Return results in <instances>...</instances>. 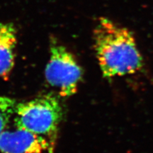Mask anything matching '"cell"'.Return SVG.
Returning a JSON list of instances; mask_svg holds the SVG:
<instances>
[{
  "mask_svg": "<svg viewBox=\"0 0 153 153\" xmlns=\"http://www.w3.org/2000/svg\"><path fill=\"white\" fill-rule=\"evenodd\" d=\"M94 46L105 78L134 74L143 68V57L133 34L109 19L98 20L94 30Z\"/></svg>",
  "mask_w": 153,
  "mask_h": 153,
  "instance_id": "6da1fadb",
  "label": "cell"
},
{
  "mask_svg": "<svg viewBox=\"0 0 153 153\" xmlns=\"http://www.w3.org/2000/svg\"><path fill=\"white\" fill-rule=\"evenodd\" d=\"M62 118V108L56 97L44 95L16 104L14 125L55 140Z\"/></svg>",
  "mask_w": 153,
  "mask_h": 153,
  "instance_id": "7a4b0ae2",
  "label": "cell"
},
{
  "mask_svg": "<svg viewBox=\"0 0 153 153\" xmlns=\"http://www.w3.org/2000/svg\"><path fill=\"white\" fill-rule=\"evenodd\" d=\"M82 74L72 53L55 38H51L50 57L45 70L48 83L62 97H70L77 90Z\"/></svg>",
  "mask_w": 153,
  "mask_h": 153,
  "instance_id": "3957f363",
  "label": "cell"
},
{
  "mask_svg": "<svg viewBox=\"0 0 153 153\" xmlns=\"http://www.w3.org/2000/svg\"><path fill=\"white\" fill-rule=\"evenodd\" d=\"M54 143L48 137L16 126L14 129H6L0 135V152L52 153Z\"/></svg>",
  "mask_w": 153,
  "mask_h": 153,
  "instance_id": "277c9868",
  "label": "cell"
},
{
  "mask_svg": "<svg viewBox=\"0 0 153 153\" xmlns=\"http://www.w3.org/2000/svg\"><path fill=\"white\" fill-rule=\"evenodd\" d=\"M16 29L12 23L0 22V77L9 75L15 62Z\"/></svg>",
  "mask_w": 153,
  "mask_h": 153,
  "instance_id": "5b68a950",
  "label": "cell"
},
{
  "mask_svg": "<svg viewBox=\"0 0 153 153\" xmlns=\"http://www.w3.org/2000/svg\"><path fill=\"white\" fill-rule=\"evenodd\" d=\"M16 103L7 97H0V135L7 129L11 118H14Z\"/></svg>",
  "mask_w": 153,
  "mask_h": 153,
  "instance_id": "8992f818",
  "label": "cell"
}]
</instances>
